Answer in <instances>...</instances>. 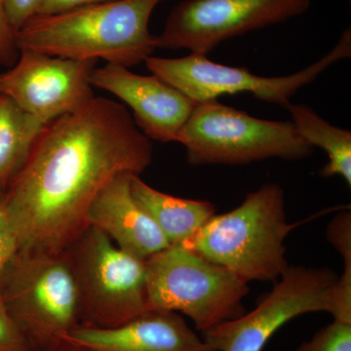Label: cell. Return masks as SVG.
Wrapping results in <instances>:
<instances>
[{
  "mask_svg": "<svg viewBox=\"0 0 351 351\" xmlns=\"http://www.w3.org/2000/svg\"><path fill=\"white\" fill-rule=\"evenodd\" d=\"M131 175L117 176L101 189L88 211L87 221L121 250L147 261L170 244L132 195Z\"/></svg>",
  "mask_w": 351,
  "mask_h": 351,
  "instance_id": "cell-14",
  "label": "cell"
},
{
  "mask_svg": "<svg viewBox=\"0 0 351 351\" xmlns=\"http://www.w3.org/2000/svg\"><path fill=\"white\" fill-rule=\"evenodd\" d=\"M77 291L80 326L107 329L149 311L145 261L89 226L64 252Z\"/></svg>",
  "mask_w": 351,
  "mask_h": 351,
  "instance_id": "cell-7",
  "label": "cell"
},
{
  "mask_svg": "<svg viewBox=\"0 0 351 351\" xmlns=\"http://www.w3.org/2000/svg\"><path fill=\"white\" fill-rule=\"evenodd\" d=\"M299 225L288 223L283 189L265 184L239 207L214 215L181 245L245 282L277 281L290 267L284 242Z\"/></svg>",
  "mask_w": 351,
  "mask_h": 351,
  "instance_id": "cell-3",
  "label": "cell"
},
{
  "mask_svg": "<svg viewBox=\"0 0 351 351\" xmlns=\"http://www.w3.org/2000/svg\"><path fill=\"white\" fill-rule=\"evenodd\" d=\"M18 252L17 239L0 203V279Z\"/></svg>",
  "mask_w": 351,
  "mask_h": 351,
  "instance_id": "cell-23",
  "label": "cell"
},
{
  "mask_svg": "<svg viewBox=\"0 0 351 351\" xmlns=\"http://www.w3.org/2000/svg\"><path fill=\"white\" fill-rule=\"evenodd\" d=\"M330 243L343 257V274L335 288L334 320L351 322V213L343 211L335 217L327 228Z\"/></svg>",
  "mask_w": 351,
  "mask_h": 351,
  "instance_id": "cell-18",
  "label": "cell"
},
{
  "mask_svg": "<svg viewBox=\"0 0 351 351\" xmlns=\"http://www.w3.org/2000/svg\"><path fill=\"white\" fill-rule=\"evenodd\" d=\"M152 160V140L119 101L95 96L50 122L0 197L19 251L63 253L89 228L101 189L117 176L142 175Z\"/></svg>",
  "mask_w": 351,
  "mask_h": 351,
  "instance_id": "cell-1",
  "label": "cell"
},
{
  "mask_svg": "<svg viewBox=\"0 0 351 351\" xmlns=\"http://www.w3.org/2000/svg\"><path fill=\"white\" fill-rule=\"evenodd\" d=\"M0 351H34L2 299L0 293Z\"/></svg>",
  "mask_w": 351,
  "mask_h": 351,
  "instance_id": "cell-20",
  "label": "cell"
},
{
  "mask_svg": "<svg viewBox=\"0 0 351 351\" xmlns=\"http://www.w3.org/2000/svg\"><path fill=\"white\" fill-rule=\"evenodd\" d=\"M338 276L328 267H289L250 313L203 332L209 351H263L283 325L302 314L334 311Z\"/></svg>",
  "mask_w": 351,
  "mask_h": 351,
  "instance_id": "cell-9",
  "label": "cell"
},
{
  "mask_svg": "<svg viewBox=\"0 0 351 351\" xmlns=\"http://www.w3.org/2000/svg\"><path fill=\"white\" fill-rule=\"evenodd\" d=\"M19 53L15 32L7 21L3 0H0V66L11 68L17 61Z\"/></svg>",
  "mask_w": 351,
  "mask_h": 351,
  "instance_id": "cell-22",
  "label": "cell"
},
{
  "mask_svg": "<svg viewBox=\"0 0 351 351\" xmlns=\"http://www.w3.org/2000/svg\"><path fill=\"white\" fill-rule=\"evenodd\" d=\"M108 1H113V0H44L36 16L55 15V14L68 12L80 7Z\"/></svg>",
  "mask_w": 351,
  "mask_h": 351,
  "instance_id": "cell-24",
  "label": "cell"
},
{
  "mask_svg": "<svg viewBox=\"0 0 351 351\" xmlns=\"http://www.w3.org/2000/svg\"><path fill=\"white\" fill-rule=\"evenodd\" d=\"M311 0H184L172 9L157 48L207 56L221 43L306 12Z\"/></svg>",
  "mask_w": 351,
  "mask_h": 351,
  "instance_id": "cell-10",
  "label": "cell"
},
{
  "mask_svg": "<svg viewBox=\"0 0 351 351\" xmlns=\"http://www.w3.org/2000/svg\"><path fill=\"white\" fill-rule=\"evenodd\" d=\"M96 64L20 50L16 63L0 73V95L48 125L93 100L91 77Z\"/></svg>",
  "mask_w": 351,
  "mask_h": 351,
  "instance_id": "cell-11",
  "label": "cell"
},
{
  "mask_svg": "<svg viewBox=\"0 0 351 351\" xmlns=\"http://www.w3.org/2000/svg\"><path fill=\"white\" fill-rule=\"evenodd\" d=\"M44 351H93L86 346L76 343L73 339L64 337V338L59 339L56 343H53L50 348Z\"/></svg>",
  "mask_w": 351,
  "mask_h": 351,
  "instance_id": "cell-25",
  "label": "cell"
},
{
  "mask_svg": "<svg viewBox=\"0 0 351 351\" xmlns=\"http://www.w3.org/2000/svg\"><path fill=\"white\" fill-rule=\"evenodd\" d=\"M0 197H1V193H0Z\"/></svg>",
  "mask_w": 351,
  "mask_h": 351,
  "instance_id": "cell-26",
  "label": "cell"
},
{
  "mask_svg": "<svg viewBox=\"0 0 351 351\" xmlns=\"http://www.w3.org/2000/svg\"><path fill=\"white\" fill-rule=\"evenodd\" d=\"M4 304L34 351L80 326L77 291L64 253L19 251L0 279Z\"/></svg>",
  "mask_w": 351,
  "mask_h": 351,
  "instance_id": "cell-6",
  "label": "cell"
},
{
  "mask_svg": "<svg viewBox=\"0 0 351 351\" xmlns=\"http://www.w3.org/2000/svg\"><path fill=\"white\" fill-rule=\"evenodd\" d=\"M164 0H113L36 16L16 32L19 50L133 68L152 57L156 36L149 20Z\"/></svg>",
  "mask_w": 351,
  "mask_h": 351,
  "instance_id": "cell-2",
  "label": "cell"
},
{
  "mask_svg": "<svg viewBox=\"0 0 351 351\" xmlns=\"http://www.w3.org/2000/svg\"><path fill=\"white\" fill-rule=\"evenodd\" d=\"M130 186L138 204L154 219L170 245L184 244L216 215L213 203L157 191L138 175H131Z\"/></svg>",
  "mask_w": 351,
  "mask_h": 351,
  "instance_id": "cell-15",
  "label": "cell"
},
{
  "mask_svg": "<svg viewBox=\"0 0 351 351\" xmlns=\"http://www.w3.org/2000/svg\"><path fill=\"white\" fill-rule=\"evenodd\" d=\"M46 125L0 95V193H4L25 165Z\"/></svg>",
  "mask_w": 351,
  "mask_h": 351,
  "instance_id": "cell-16",
  "label": "cell"
},
{
  "mask_svg": "<svg viewBox=\"0 0 351 351\" xmlns=\"http://www.w3.org/2000/svg\"><path fill=\"white\" fill-rule=\"evenodd\" d=\"M351 56V32L346 29L338 43L325 56L307 68L285 76H260L247 69L216 63L205 55L182 58L149 57L145 66L152 75L195 101L217 100L223 95L249 93L258 100L287 108L302 88L313 82L332 64Z\"/></svg>",
  "mask_w": 351,
  "mask_h": 351,
  "instance_id": "cell-8",
  "label": "cell"
},
{
  "mask_svg": "<svg viewBox=\"0 0 351 351\" xmlns=\"http://www.w3.org/2000/svg\"><path fill=\"white\" fill-rule=\"evenodd\" d=\"M43 1L44 0H3L7 21L15 34L38 15Z\"/></svg>",
  "mask_w": 351,
  "mask_h": 351,
  "instance_id": "cell-21",
  "label": "cell"
},
{
  "mask_svg": "<svg viewBox=\"0 0 351 351\" xmlns=\"http://www.w3.org/2000/svg\"><path fill=\"white\" fill-rule=\"evenodd\" d=\"M149 311L184 314L205 332L245 313L248 283L182 245L145 261Z\"/></svg>",
  "mask_w": 351,
  "mask_h": 351,
  "instance_id": "cell-4",
  "label": "cell"
},
{
  "mask_svg": "<svg viewBox=\"0 0 351 351\" xmlns=\"http://www.w3.org/2000/svg\"><path fill=\"white\" fill-rule=\"evenodd\" d=\"M286 108L292 117L291 122L307 144L326 152L329 160L321 169V176H339L350 188L351 132L332 125L307 106L290 104Z\"/></svg>",
  "mask_w": 351,
  "mask_h": 351,
  "instance_id": "cell-17",
  "label": "cell"
},
{
  "mask_svg": "<svg viewBox=\"0 0 351 351\" xmlns=\"http://www.w3.org/2000/svg\"><path fill=\"white\" fill-rule=\"evenodd\" d=\"M91 82L131 108L136 125L152 141L177 142L197 104L158 76L138 75L119 64L95 68Z\"/></svg>",
  "mask_w": 351,
  "mask_h": 351,
  "instance_id": "cell-12",
  "label": "cell"
},
{
  "mask_svg": "<svg viewBox=\"0 0 351 351\" xmlns=\"http://www.w3.org/2000/svg\"><path fill=\"white\" fill-rule=\"evenodd\" d=\"M68 338L93 351H209L180 313L147 311L107 329L76 327Z\"/></svg>",
  "mask_w": 351,
  "mask_h": 351,
  "instance_id": "cell-13",
  "label": "cell"
},
{
  "mask_svg": "<svg viewBox=\"0 0 351 351\" xmlns=\"http://www.w3.org/2000/svg\"><path fill=\"white\" fill-rule=\"evenodd\" d=\"M294 351H351V322L332 321Z\"/></svg>",
  "mask_w": 351,
  "mask_h": 351,
  "instance_id": "cell-19",
  "label": "cell"
},
{
  "mask_svg": "<svg viewBox=\"0 0 351 351\" xmlns=\"http://www.w3.org/2000/svg\"><path fill=\"white\" fill-rule=\"evenodd\" d=\"M177 143L191 165H245L269 158L300 160L311 156L291 121L257 119L217 100L197 103Z\"/></svg>",
  "mask_w": 351,
  "mask_h": 351,
  "instance_id": "cell-5",
  "label": "cell"
}]
</instances>
